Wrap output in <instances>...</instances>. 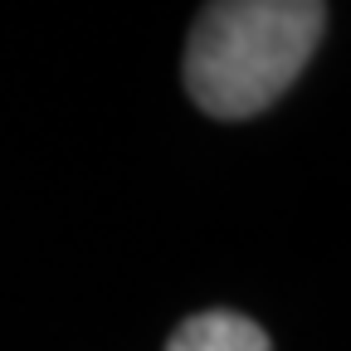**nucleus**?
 <instances>
[{
    "mask_svg": "<svg viewBox=\"0 0 351 351\" xmlns=\"http://www.w3.org/2000/svg\"><path fill=\"white\" fill-rule=\"evenodd\" d=\"M322 0H210L186 44V88L210 117H254L302 73L322 39Z\"/></svg>",
    "mask_w": 351,
    "mask_h": 351,
    "instance_id": "1",
    "label": "nucleus"
},
{
    "mask_svg": "<svg viewBox=\"0 0 351 351\" xmlns=\"http://www.w3.org/2000/svg\"><path fill=\"white\" fill-rule=\"evenodd\" d=\"M166 351H269V337L239 313H200L171 332Z\"/></svg>",
    "mask_w": 351,
    "mask_h": 351,
    "instance_id": "2",
    "label": "nucleus"
}]
</instances>
